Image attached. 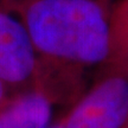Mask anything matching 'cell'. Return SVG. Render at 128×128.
<instances>
[{
  "label": "cell",
  "instance_id": "cell-1",
  "mask_svg": "<svg viewBox=\"0 0 128 128\" xmlns=\"http://www.w3.org/2000/svg\"><path fill=\"white\" fill-rule=\"evenodd\" d=\"M24 24L36 51L51 60L113 68L112 10L101 0H33Z\"/></svg>",
  "mask_w": 128,
  "mask_h": 128
},
{
  "label": "cell",
  "instance_id": "cell-2",
  "mask_svg": "<svg viewBox=\"0 0 128 128\" xmlns=\"http://www.w3.org/2000/svg\"><path fill=\"white\" fill-rule=\"evenodd\" d=\"M112 69L70 112L62 127H124L128 121V71Z\"/></svg>",
  "mask_w": 128,
  "mask_h": 128
},
{
  "label": "cell",
  "instance_id": "cell-3",
  "mask_svg": "<svg viewBox=\"0 0 128 128\" xmlns=\"http://www.w3.org/2000/svg\"><path fill=\"white\" fill-rule=\"evenodd\" d=\"M36 66V49L25 24L0 12V81L24 82Z\"/></svg>",
  "mask_w": 128,
  "mask_h": 128
},
{
  "label": "cell",
  "instance_id": "cell-4",
  "mask_svg": "<svg viewBox=\"0 0 128 128\" xmlns=\"http://www.w3.org/2000/svg\"><path fill=\"white\" fill-rule=\"evenodd\" d=\"M51 103L40 92L20 97L0 114V128H49Z\"/></svg>",
  "mask_w": 128,
  "mask_h": 128
},
{
  "label": "cell",
  "instance_id": "cell-5",
  "mask_svg": "<svg viewBox=\"0 0 128 128\" xmlns=\"http://www.w3.org/2000/svg\"><path fill=\"white\" fill-rule=\"evenodd\" d=\"M114 36L113 68L128 71V0H120L112 10Z\"/></svg>",
  "mask_w": 128,
  "mask_h": 128
},
{
  "label": "cell",
  "instance_id": "cell-6",
  "mask_svg": "<svg viewBox=\"0 0 128 128\" xmlns=\"http://www.w3.org/2000/svg\"><path fill=\"white\" fill-rule=\"evenodd\" d=\"M2 96H4V87H2V82L0 81V102L2 100Z\"/></svg>",
  "mask_w": 128,
  "mask_h": 128
},
{
  "label": "cell",
  "instance_id": "cell-7",
  "mask_svg": "<svg viewBox=\"0 0 128 128\" xmlns=\"http://www.w3.org/2000/svg\"><path fill=\"white\" fill-rule=\"evenodd\" d=\"M54 128H63V127H62V124H58V126H56V127H54Z\"/></svg>",
  "mask_w": 128,
  "mask_h": 128
},
{
  "label": "cell",
  "instance_id": "cell-8",
  "mask_svg": "<svg viewBox=\"0 0 128 128\" xmlns=\"http://www.w3.org/2000/svg\"><path fill=\"white\" fill-rule=\"evenodd\" d=\"M124 128H128V121H127V124H124Z\"/></svg>",
  "mask_w": 128,
  "mask_h": 128
}]
</instances>
